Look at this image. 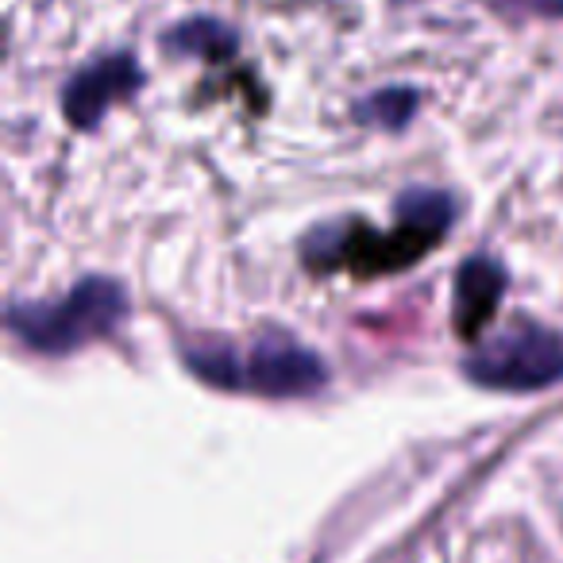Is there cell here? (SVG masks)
<instances>
[{
  "mask_svg": "<svg viewBox=\"0 0 563 563\" xmlns=\"http://www.w3.org/2000/svg\"><path fill=\"white\" fill-rule=\"evenodd\" d=\"M417 109V93L406 86H390V89H378L375 97L355 104V117L371 128H386V132H398V128L409 124Z\"/></svg>",
  "mask_w": 563,
  "mask_h": 563,
  "instance_id": "52a82bcc",
  "label": "cell"
},
{
  "mask_svg": "<svg viewBox=\"0 0 563 563\" xmlns=\"http://www.w3.org/2000/svg\"><path fill=\"white\" fill-rule=\"evenodd\" d=\"M140 86H143V70H140V63H135V55L117 51V55L97 58L86 70L74 74L63 93V109L74 128H97L112 104L135 97Z\"/></svg>",
  "mask_w": 563,
  "mask_h": 563,
  "instance_id": "277c9868",
  "label": "cell"
},
{
  "mask_svg": "<svg viewBox=\"0 0 563 563\" xmlns=\"http://www.w3.org/2000/svg\"><path fill=\"white\" fill-rule=\"evenodd\" d=\"M498 9L525 12V16H560L563 20V0H490Z\"/></svg>",
  "mask_w": 563,
  "mask_h": 563,
  "instance_id": "ba28073f",
  "label": "cell"
},
{
  "mask_svg": "<svg viewBox=\"0 0 563 563\" xmlns=\"http://www.w3.org/2000/svg\"><path fill=\"white\" fill-rule=\"evenodd\" d=\"M463 371L475 386L506 394H529L563 378V336L548 324L514 321L494 332L486 344L463 360Z\"/></svg>",
  "mask_w": 563,
  "mask_h": 563,
  "instance_id": "3957f363",
  "label": "cell"
},
{
  "mask_svg": "<svg viewBox=\"0 0 563 563\" xmlns=\"http://www.w3.org/2000/svg\"><path fill=\"white\" fill-rule=\"evenodd\" d=\"M181 360L201 383L220 390H251L263 398H306L329 378L321 355L282 332L258 336L247 352L228 340H194L181 347Z\"/></svg>",
  "mask_w": 563,
  "mask_h": 563,
  "instance_id": "6da1fadb",
  "label": "cell"
},
{
  "mask_svg": "<svg viewBox=\"0 0 563 563\" xmlns=\"http://www.w3.org/2000/svg\"><path fill=\"white\" fill-rule=\"evenodd\" d=\"M128 317V294L112 278H81L66 298L16 301L9 329L20 344L43 355H70L93 340L109 336Z\"/></svg>",
  "mask_w": 563,
  "mask_h": 563,
  "instance_id": "7a4b0ae2",
  "label": "cell"
},
{
  "mask_svg": "<svg viewBox=\"0 0 563 563\" xmlns=\"http://www.w3.org/2000/svg\"><path fill=\"white\" fill-rule=\"evenodd\" d=\"M166 47L217 63V58H228L235 51V32L228 24H220V20L197 16V20H186V24L174 27V32L166 35Z\"/></svg>",
  "mask_w": 563,
  "mask_h": 563,
  "instance_id": "8992f818",
  "label": "cell"
},
{
  "mask_svg": "<svg viewBox=\"0 0 563 563\" xmlns=\"http://www.w3.org/2000/svg\"><path fill=\"white\" fill-rule=\"evenodd\" d=\"M501 294H506V271L494 258L478 255L460 266V278H455V329H460V336L475 340L486 329Z\"/></svg>",
  "mask_w": 563,
  "mask_h": 563,
  "instance_id": "5b68a950",
  "label": "cell"
}]
</instances>
